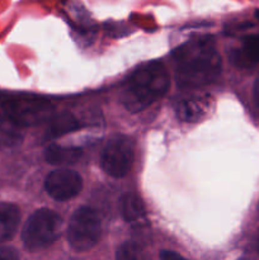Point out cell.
I'll return each instance as SVG.
<instances>
[{
	"label": "cell",
	"mask_w": 259,
	"mask_h": 260,
	"mask_svg": "<svg viewBox=\"0 0 259 260\" xmlns=\"http://www.w3.org/2000/svg\"><path fill=\"white\" fill-rule=\"evenodd\" d=\"M175 78L183 88L213 83L221 73V58L212 37L190 40L174 52Z\"/></svg>",
	"instance_id": "cell-1"
},
{
	"label": "cell",
	"mask_w": 259,
	"mask_h": 260,
	"mask_svg": "<svg viewBox=\"0 0 259 260\" xmlns=\"http://www.w3.org/2000/svg\"><path fill=\"white\" fill-rule=\"evenodd\" d=\"M169 74L164 63L152 61L137 69L121 93V102L130 112H142L161 98L169 88Z\"/></svg>",
	"instance_id": "cell-2"
},
{
	"label": "cell",
	"mask_w": 259,
	"mask_h": 260,
	"mask_svg": "<svg viewBox=\"0 0 259 260\" xmlns=\"http://www.w3.org/2000/svg\"><path fill=\"white\" fill-rule=\"evenodd\" d=\"M0 108L19 128L36 126L51 118L53 111L50 101L27 94L5 96L0 101Z\"/></svg>",
	"instance_id": "cell-3"
},
{
	"label": "cell",
	"mask_w": 259,
	"mask_h": 260,
	"mask_svg": "<svg viewBox=\"0 0 259 260\" xmlns=\"http://www.w3.org/2000/svg\"><path fill=\"white\" fill-rule=\"evenodd\" d=\"M61 217L52 210L41 208L33 212L22 231V240L29 251L42 250L52 245L60 236Z\"/></svg>",
	"instance_id": "cell-4"
},
{
	"label": "cell",
	"mask_w": 259,
	"mask_h": 260,
	"mask_svg": "<svg viewBox=\"0 0 259 260\" xmlns=\"http://www.w3.org/2000/svg\"><path fill=\"white\" fill-rule=\"evenodd\" d=\"M102 235V222L98 212L91 207L75 211L68 228V241L76 251H88L96 245Z\"/></svg>",
	"instance_id": "cell-5"
},
{
	"label": "cell",
	"mask_w": 259,
	"mask_h": 260,
	"mask_svg": "<svg viewBox=\"0 0 259 260\" xmlns=\"http://www.w3.org/2000/svg\"><path fill=\"white\" fill-rule=\"evenodd\" d=\"M134 162V145L126 136H116L107 142L102 152L101 164L104 172L113 178H123Z\"/></svg>",
	"instance_id": "cell-6"
},
{
	"label": "cell",
	"mask_w": 259,
	"mask_h": 260,
	"mask_svg": "<svg viewBox=\"0 0 259 260\" xmlns=\"http://www.w3.org/2000/svg\"><path fill=\"white\" fill-rule=\"evenodd\" d=\"M46 192L56 201H69L76 197L83 188L80 174L70 169H57L46 177Z\"/></svg>",
	"instance_id": "cell-7"
},
{
	"label": "cell",
	"mask_w": 259,
	"mask_h": 260,
	"mask_svg": "<svg viewBox=\"0 0 259 260\" xmlns=\"http://www.w3.org/2000/svg\"><path fill=\"white\" fill-rule=\"evenodd\" d=\"M208 108H210V99L193 96V98L178 101L175 104V113L182 121L196 122L200 121L207 113Z\"/></svg>",
	"instance_id": "cell-8"
},
{
	"label": "cell",
	"mask_w": 259,
	"mask_h": 260,
	"mask_svg": "<svg viewBox=\"0 0 259 260\" xmlns=\"http://www.w3.org/2000/svg\"><path fill=\"white\" fill-rule=\"evenodd\" d=\"M20 222V211L13 203H0V244L12 240Z\"/></svg>",
	"instance_id": "cell-9"
},
{
	"label": "cell",
	"mask_w": 259,
	"mask_h": 260,
	"mask_svg": "<svg viewBox=\"0 0 259 260\" xmlns=\"http://www.w3.org/2000/svg\"><path fill=\"white\" fill-rule=\"evenodd\" d=\"M78 128H80V123L78 119L73 114L62 112V113L55 114L50 118L47 129H46V139H57L63 135L76 131Z\"/></svg>",
	"instance_id": "cell-10"
},
{
	"label": "cell",
	"mask_w": 259,
	"mask_h": 260,
	"mask_svg": "<svg viewBox=\"0 0 259 260\" xmlns=\"http://www.w3.org/2000/svg\"><path fill=\"white\" fill-rule=\"evenodd\" d=\"M81 156V150L78 147H65L51 145L46 149L45 159L53 165L74 164Z\"/></svg>",
	"instance_id": "cell-11"
},
{
	"label": "cell",
	"mask_w": 259,
	"mask_h": 260,
	"mask_svg": "<svg viewBox=\"0 0 259 260\" xmlns=\"http://www.w3.org/2000/svg\"><path fill=\"white\" fill-rule=\"evenodd\" d=\"M119 206H121L122 217L127 222H135L145 215V206L141 198L132 193H126L122 196Z\"/></svg>",
	"instance_id": "cell-12"
},
{
	"label": "cell",
	"mask_w": 259,
	"mask_h": 260,
	"mask_svg": "<svg viewBox=\"0 0 259 260\" xmlns=\"http://www.w3.org/2000/svg\"><path fill=\"white\" fill-rule=\"evenodd\" d=\"M238 61L241 66L259 63V35L244 37L243 47L238 52Z\"/></svg>",
	"instance_id": "cell-13"
},
{
	"label": "cell",
	"mask_w": 259,
	"mask_h": 260,
	"mask_svg": "<svg viewBox=\"0 0 259 260\" xmlns=\"http://www.w3.org/2000/svg\"><path fill=\"white\" fill-rule=\"evenodd\" d=\"M19 127L10 121L9 117L0 108V144L14 145L20 140Z\"/></svg>",
	"instance_id": "cell-14"
},
{
	"label": "cell",
	"mask_w": 259,
	"mask_h": 260,
	"mask_svg": "<svg viewBox=\"0 0 259 260\" xmlns=\"http://www.w3.org/2000/svg\"><path fill=\"white\" fill-rule=\"evenodd\" d=\"M116 260H149L141 246L137 244L127 241L118 248L116 254Z\"/></svg>",
	"instance_id": "cell-15"
},
{
	"label": "cell",
	"mask_w": 259,
	"mask_h": 260,
	"mask_svg": "<svg viewBox=\"0 0 259 260\" xmlns=\"http://www.w3.org/2000/svg\"><path fill=\"white\" fill-rule=\"evenodd\" d=\"M0 260H19V255L14 248L0 246Z\"/></svg>",
	"instance_id": "cell-16"
},
{
	"label": "cell",
	"mask_w": 259,
	"mask_h": 260,
	"mask_svg": "<svg viewBox=\"0 0 259 260\" xmlns=\"http://www.w3.org/2000/svg\"><path fill=\"white\" fill-rule=\"evenodd\" d=\"M160 260H189V259L184 258V256L175 253V251L163 250L161 253H160Z\"/></svg>",
	"instance_id": "cell-17"
},
{
	"label": "cell",
	"mask_w": 259,
	"mask_h": 260,
	"mask_svg": "<svg viewBox=\"0 0 259 260\" xmlns=\"http://www.w3.org/2000/svg\"><path fill=\"white\" fill-rule=\"evenodd\" d=\"M253 96H254V103H255L256 109H258V112H259V78L256 79L255 84H254Z\"/></svg>",
	"instance_id": "cell-18"
},
{
	"label": "cell",
	"mask_w": 259,
	"mask_h": 260,
	"mask_svg": "<svg viewBox=\"0 0 259 260\" xmlns=\"http://www.w3.org/2000/svg\"><path fill=\"white\" fill-rule=\"evenodd\" d=\"M255 18L259 20V9L255 10Z\"/></svg>",
	"instance_id": "cell-19"
},
{
	"label": "cell",
	"mask_w": 259,
	"mask_h": 260,
	"mask_svg": "<svg viewBox=\"0 0 259 260\" xmlns=\"http://www.w3.org/2000/svg\"><path fill=\"white\" fill-rule=\"evenodd\" d=\"M256 249H258V251H259V238H258V244H256Z\"/></svg>",
	"instance_id": "cell-20"
}]
</instances>
